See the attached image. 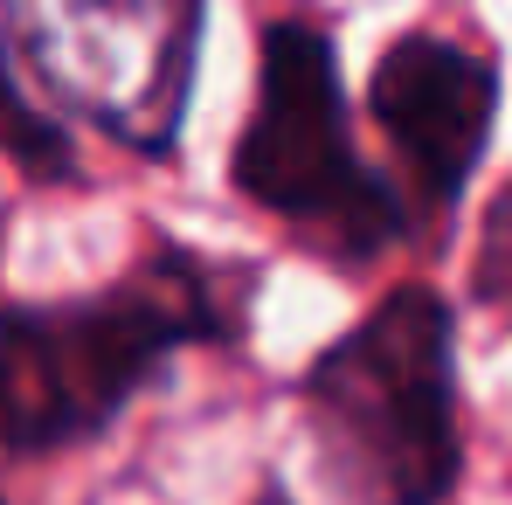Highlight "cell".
<instances>
[{
  "label": "cell",
  "instance_id": "6da1fadb",
  "mask_svg": "<svg viewBox=\"0 0 512 505\" xmlns=\"http://www.w3.org/2000/svg\"><path fill=\"white\" fill-rule=\"evenodd\" d=\"M236 270V263H229ZM201 256H160L90 298L0 319V450L84 443L187 339L243 333V277Z\"/></svg>",
  "mask_w": 512,
  "mask_h": 505
},
{
  "label": "cell",
  "instance_id": "7a4b0ae2",
  "mask_svg": "<svg viewBox=\"0 0 512 505\" xmlns=\"http://www.w3.org/2000/svg\"><path fill=\"white\" fill-rule=\"evenodd\" d=\"M305 429L346 505H436L457 485L450 312L409 284L305 374Z\"/></svg>",
  "mask_w": 512,
  "mask_h": 505
},
{
  "label": "cell",
  "instance_id": "3957f363",
  "mask_svg": "<svg viewBox=\"0 0 512 505\" xmlns=\"http://www.w3.org/2000/svg\"><path fill=\"white\" fill-rule=\"evenodd\" d=\"M7 70L49 118L167 153L187 118L201 0H0Z\"/></svg>",
  "mask_w": 512,
  "mask_h": 505
},
{
  "label": "cell",
  "instance_id": "277c9868",
  "mask_svg": "<svg viewBox=\"0 0 512 505\" xmlns=\"http://www.w3.org/2000/svg\"><path fill=\"white\" fill-rule=\"evenodd\" d=\"M236 187L333 256H374L402 229V201L353 153L333 49L305 21L263 28L256 104L236 139Z\"/></svg>",
  "mask_w": 512,
  "mask_h": 505
},
{
  "label": "cell",
  "instance_id": "5b68a950",
  "mask_svg": "<svg viewBox=\"0 0 512 505\" xmlns=\"http://www.w3.org/2000/svg\"><path fill=\"white\" fill-rule=\"evenodd\" d=\"M367 97H374V125L388 132L409 194L423 208H450L492 132V97H499L492 63L464 42L409 35L381 56Z\"/></svg>",
  "mask_w": 512,
  "mask_h": 505
},
{
  "label": "cell",
  "instance_id": "8992f818",
  "mask_svg": "<svg viewBox=\"0 0 512 505\" xmlns=\"http://www.w3.org/2000/svg\"><path fill=\"white\" fill-rule=\"evenodd\" d=\"M263 505H284V499H263Z\"/></svg>",
  "mask_w": 512,
  "mask_h": 505
}]
</instances>
